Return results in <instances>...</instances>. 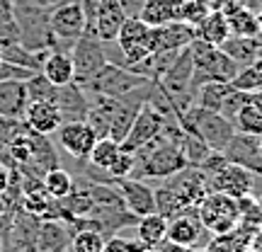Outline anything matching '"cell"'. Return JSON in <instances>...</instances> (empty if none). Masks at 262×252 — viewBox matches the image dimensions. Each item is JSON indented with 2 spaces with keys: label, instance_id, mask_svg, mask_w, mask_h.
<instances>
[{
  "label": "cell",
  "instance_id": "obj_16",
  "mask_svg": "<svg viewBox=\"0 0 262 252\" xmlns=\"http://www.w3.org/2000/svg\"><path fill=\"white\" fill-rule=\"evenodd\" d=\"M22 122L27 129H32L34 133H41V136H54L58 131V126L63 124L61 119V112H58L56 102H49V100H32L25 109V117Z\"/></svg>",
  "mask_w": 262,
  "mask_h": 252
},
{
  "label": "cell",
  "instance_id": "obj_45",
  "mask_svg": "<svg viewBox=\"0 0 262 252\" xmlns=\"http://www.w3.org/2000/svg\"><path fill=\"white\" fill-rule=\"evenodd\" d=\"M141 252H158V247H143Z\"/></svg>",
  "mask_w": 262,
  "mask_h": 252
},
{
  "label": "cell",
  "instance_id": "obj_9",
  "mask_svg": "<svg viewBox=\"0 0 262 252\" xmlns=\"http://www.w3.org/2000/svg\"><path fill=\"white\" fill-rule=\"evenodd\" d=\"M114 44L119 47L124 56L122 65L139 63L141 58H146L150 54V27L146 22H141L136 15H129L124 19L119 34L114 39Z\"/></svg>",
  "mask_w": 262,
  "mask_h": 252
},
{
  "label": "cell",
  "instance_id": "obj_20",
  "mask_svg": "<svg viewBox=\"0 0 262 252\" xmlns=\"http://www.w3.org/2000/svg\"><path fill=\"white\" fill-rule=\"evenodd\" d=\"M71 228L63 221H39L37 228V252H63L71 243Z\"/></svg>",
  "mask_w": 262,
  "mask_h": 252
},
{
  "label": "cell",
  "instance_id": "obj_15",
  "mask_svg": "<svg viewBox=\"0 0 262 252\" xmlns=\"http://www.w3.org/2000/svg\"><path fill=\"white\" fill-rule=\"evenodd\" d=\"M196 39V29L187 22H168L160 27H150V54L156 51H180Z\"/></svg>",
  "mask_w": 262,
  "mask_h": 252
},
{
  "label": "cell",
  "instance_id": "obj_19",
  "mask_svg": "<svg viewBox=\"0 0 262 252\" xmlns=\"http://www.w3.org/2000/svg\"><path fill=\"white\" fill-rule=\"evenodd\" d=\"M27 104V87L22 80H0V117L22 122Z\"/></svg>",
  "mask_w": 262,
  "mask_h": 252
},
{
  "label": "cell",
  "instance_id": "obj_47",
  "mask_svg": "<svg viewBox=\"0 0 262 252\" xmlns=\"http://www.w3.org/2000/svg\"><path fill=\"white\" fill-rule=\"evenodd\" d=\"M260 158H262V136H260Z\"/></svg>",
  "mask_w": 262,
  "mask_h": 252
},
{
  "label": "cell",
  "instance_id": "obj_17",
  "mask_svg": "<svg viewBox=\"0 0 262 252\" xmlns=\"http://www.w3.org/2000/svg\"><path fill=\"white\" fill-rule=\"evenodd\" d=\"M206 228L202 225L196 211H182V214L168 218V240L187 247H196L204 238Z\"/></svg>",
  "mask_w": 262,
  "mask_h": 252
},
{
  "label": "cell",
  "instance_id": "obj_32",
  "mask_svg": "<svg viewBox=\"0 0 262 252\" xmlns=\"http://www.w3.org/2000/svg\"><path fill=\"white\" fill-rule=\"evenodd\" d=\"M25 87H27L29 102H32V100H49V102H54V100H56L58 87L54 83H49L47 78L41 75V71H37L32 78H27V80H25Z\"/></svg>",
  "mask_w": 262,
  "mask_h": 252
},
{
  "label": "cell",
  "instance_id": "obj_14",
  "mask_svg": "<svg viewBox=\"0 0 262 252\" xmlns=\"http://www.w3.org/2000/svg\"><path fill=\"white\" fill-rule=\"evenodd\" d=\"M114 187H117L119 196H122L126 211L134 214L136 218L156 211V194H153V187H148L143 179L122 177V179H114Z\"/></svg>",
  "mask_w": 262,
  "mask_h": 252
},
{
  "label": "cell",
  "instance_id": "obj_18",
  "mask_svg": "<svg viewBox=\"0 0 262 252\" xmlns=\"http://www.w3.org/2000/svg\"><path fill=\"white\" fill-rule=\"evenodd\" d=\"M56 107L61 112L63 122H85L88 114V95L83 93V87L78 83L61 85L56 90Z\"/></svg>",
  "mask_w": 262,
  "mask_h": 252
},
{
  "label": "cell",
  "instance_id": "obj_3",
  "mask_svg": "<svg viewBox=\"0 0 262 252\" xmlns=\"http://www.w3.org/2000/svg\"><path fill=\"white\" fill-rule=\"evenodd\" d=\"M178 122L185 131H192L204 141L211 150H224L226 143L233 139L235 126L231 119H226L224 114L204 109L199 104H189L182 114H178Z\"/></svg>",
  "mask_w": 262,
  "mask_h": 252
},
{
  "label": "cell",
  "instance_id": "obj_40",
  "mask_svg": "<svg viewBox=\"0 0 262 252\" xmlns=\"http://www.w3.org/2000/svg\"><path fill=\"white\" fill-rule=\"evenodd\" d=\"M255 228H262V196H255Z\"/></svg>",
  "mask_w": 262,
  "mask_h": 252
},
{
  "label": "cell",
  "instance_id": "obj_39",
  "mask_svg": "<svg viewBox=\"0 0 262 252\" xmlns=\"http://www.w3.org/2000/svg\"><path fill=\"white\" fill-rule=\"evenodd\" d=\"M8 185H10V168L3 163V160H0V196L5 194Z\"/></svg>",
  "mask_w": 262,
  "mask_h": 252
},
{
  "label": "cell",
  "instance_id": "obj_44",
  "mask_svg": "<svg viewBox=\"0 0 262 252\" xmlns=\"http://www.w3.org/2000/svg\"><path fill=\"white\" fill-rule=\"evenodd\" d=\"M253 102L262 109V90H260V93H253Z\"/></svg>",
  "mask_w": 262,
  "mask_h": 252
},
{
  "label": "cell",
  "instance_id": "obj_13",
  "mask_svg": "<svg viewBox=\"0 0 262 252\" xmlns=\"http://www.w3.org/2000/svg\"><path fill=\"white\" fill-rule=\"evenodd\" d=\"M58 146L75 160H88L90 150H93L97 133H95L88 122H63L56 131Z\"/></svg>",
  "mask_w": 262,
  "mask_h": 252
},
{
  "label": "cell",
  "instance_id": "obj_48",
  "mask_svg": "<svg viewBox=\"0 0 262 252\" xmlns=\"http://www.w3.org/2000/svg\"><path fill=\"white\" fill-rule=\"evenodd\" d=\"M0 252H3V238H0Z\"/></svg>",
  "mask_w": 262,
  "mask_h": 252
},
{
  "label": "cell",
  "instance_id": "obj_31",
  "mask_svg": "<svg viewBox=\"0 0 262 252\" xmlns=\"http://www.w3.org/2000/svg\"><path fill=\"white\" fill-rule=\"evenodd\" d=\"M104 238L97 228H78L71 235V250L73 252H102Z\"/></svg>",
  "mask_w": 262,
  "mask_h": 252
},
{
  "label": "cell",
  "instance_id": "obj_11",
  "mask_svg": "<svg viewBox=\"0 0 262 252\" xmlns=\"http://www.w3.org/2000/svg\"><path fill=\"white\" fill-rule=\"evenodd\" d=\"M165 126V117L160 112H156L148 102H143L139 107V112L134 117V124H131L129 133H126V139L122 141V148L134 153V150H139L143 143H148L158 136L160 131Z\"/></svg>",
  "mask_w": 262,
  "mask_h": 252
},
{
  "label": "cell",
  "instance_id": "obj_42",
  "mask_svg": "<svg viewBox=\"0 0 262 252\" xmlns=\"http://www.w3.org/2000/svg\"><path fill=\"white\" fill-rule=\"evenodd\" d=\"M202 3H204L209 10H221V8H224L226 0H202Z\"/></svg>",
  "mask_w": 262,
  "mask_h": 252
},
{
  "label": "cell",
  "instance_id": "obj_34",
  "mask_svg": "<svg viewBox=\"0 0 262 252\" xmlns=\"http://www.w3.org/2000/svg\"><path fill=\"white\" fill-rule=\"evenodd\" d=\"M209 12H211V10L206 8L202 0H182V3H180L178 19L180 22H187V25H192V27H196Z\"/></svg>",
  "mask_w": 262,
  "mask_h": 252
},
{
  "label": "cell",
  "instance_id": "obj_29",
  "mask_svg": "<svg viewBox=\"0 0 262 252\" xmlns=\"http://www.w3.org/2000/svg\"><path fill=\"white\" fill-rule=\"evenodd\" d=\"M73 177H71V172L61 165L56 168L47 170L44 175H41V187L47 189V194L51 199H63V196L71 194V189H73Z\"/></svg>",
  "mask_w": 262,
  "mask_h": 252
},
{
  "label": "cell",
  "instance_id": "obj_35",
  "mask_svg": "<svg viewBox=\"0 0 262 252\" xmlns=\"http://www.w3.org/2000/svg\"><path fill=\"white\" fill-rule=\"evenodd\" d=\"M131 168H134V153H129V150L122 148V150H119V155L114 158V163L107 168V177H112V179L129 177Z\"/></svg>",
  "mask_w": 262,
  "mask_h": 252
},
{
  "label": "cell",
  "instance_id": "obj_49",
  "mask_svg": "<svg viewBox=\"0 0 262 252\" xmlns=\"http://www.w3.org/2000/svg\"><path fill=\"white\" fill-rule=\"evenodd\" d=\"M260 22H262V8H260Z\"/></svg>",
  "mask_w": 262,
  "mask_h": 252
},
{
  "label": "cell",
  "instance_id": "obj_4",
  "mask_svg": "<svg viewBox=\"0 0 262 252\" xmlns=\"http://www.w3.org/2000/svg\"><path fill=\"white\" fill-rule=\"evenodd\" d=\"M192 51V68H194V90L202 83H231L238 73V63L231 56H226L224 49L206 44L202 39H194L189 44Z\"/></svg>",
  "mask_w": 262,
  "mask_h": 252
},
{
  "label": "cell",
  "instance_id": "obj_22",
  "mask_svg": "<svg viewBox=\"0 0 262 252\" xmlns=\"http://www.w3.org/2000/svg\"><path fill=\"white\" fill-rule=\"evenodd\" d=\"M41 75L47 78L49 83L56 85V87L73 83V58H71V54L63 51V49L51 51L44 58V63H41Z\"/></svg>",
  "mask_w": 262,
  "mask_h": 252
},
{
  "label": "cell",
  "instance_id": "obj_25",
  "mask_svg": "<svg viewBox=\"0 0 262 252\" xmlns=\"http://www.w3.org/2000/svg\"><path fill=\"white\" fill-rule=\"evenodd\" d=\"M228 19V29L233 37H248V39H257L262 34V22L260 15L253 12L248 5H241L238 10H233L231 15H226Z\"/></svg>",
  "mask_w": 262,
  "mask_h": 252
},
{
  "label": "cell",
  "instance_id": "obj_26",
  "mask_svg": "<svg viewBox=\"0 0 262 252\" xmlns=\"http://www.w3.org/2000/svg\"><path fill=\"white\" fill-rule=\"evenodd\" d=\"M221 49H224L226 56H231L235 63H238V68H241V65H250L255 61L257 51H260V39L233 37V34H231V37L221 44Z\"/></svg>",
  "mask_w": 262,
  "mask_h": 252
},
{
  "label": "cell",
  "instance_id": "obj_36",
  "mask_svg": "<svg viewBox=\"0 0 262 252\" xmlns=\"http://www.w3.org/2000/svg\"><path fill=\"white\" fill-rule=\"evenodd\" d=\"M37 73V71H29L25 65H17V63H10V61H3L0 58V80H27L32 75Z\"/></svg>",
  "mask_w": 262,
  "mask_h": 252
},
{
  "label": "cell",
  "instance_id": "obj_1",
  "mask_svg": "<svg viewBox=\"0 0 262 252\" xmlns=\"http://www.w3.org/2000/svg\"><path fill=\"white\" fill-rule=\"evenodd\" d=\"M209 192V175L194 165H187L185 170L160 179V187L153 189L156 211L165 218H172L182 211H196L199 201Z\"/></svg>",
  "mask_w": 262,
  "mask_h": 252
},
{
  "label": "cell",
  "instance_id": "obj_12",
  "mask_svg": "<svg viewBox=\"0 0 262 252\" xmlns=\"http://www.w3.org/2000/svg\"><path fill=\"white\" fill-rule=\"evenodd\" d=\"M224 158L233 165L250 170L253 175H262V158H260V136L253 133H243L235 131L233 139L226 143V148L221 150Z\"/></svg>",
  "mask_w": 262,
  "mask_h": 252
},
{
  "label": "cell",
  "instance_id": "obj_28",
  "mask_svg": "<svg viewBox=\"0 0 262 252\" xmlns=\"http://www.w3.org/2000/svg\"><path fill=\"white\" fill-rule=\"evenodd\" d=\"M119 150H122V143H117V141L110 139V136H100V139L95 141L90 155H88V163H90V168L107 172V168H110L114 163V158L119 155Z\"/></svg>",
  "mask_w": 262,
  "mask_h": 252
},
{
  "label": "cell",
  "instance_id": "obj_27",
  "mask_svg": "<svg viewBox=\"0 0 262 252\" xmlns=\"http://www.w3.org/2000/svg\"><path fill=\"white\" fill-rule=\"evenodd\" d=\"M231 90H233L231 83H202L196 87L194 102L192 104H199V107H204V109H211V112L221 114V107H224L226 97H228Z\"/></svg>",
  "mask_w": 262,
  "mask_h": 252
},
{
  "label": "cell",
  "instance_id": "obj_37",
  "mask_svg": "<svg viewBox=\"0 0 262 252\" xmlns=\"http://www.w3.org/2000/svg\"><path fill=\"white\" fill-rule=\"evenodd\" d=\"M143 247H146V245L141 243L139 238H136V240H126V238L114 235V238H110V240H104L102 252H141Z\"/></svg>",
  "mask_w": 262,
  "mask_h": 252
},
{
  "label": "cell",
  "instance_id": "obj_23",
  "mask_svg": "<svg viewBox=\"0 0 262 252\" xmlns=\"http://www.w3.org/2000/svg\"><path fill=\"white\" fill-rule=\"evenodd\" d=\"M136 238L146 247H158L168 238V218L160 216L158 211L136 218Z\"/></svg>",
  "mask_w": 262,
  "mask_h": 252
},
{
  "label": "cell",
  "instance_id": "obj_2",
  "mask_svg": "<svg viewBox=\"0 0 262 252\" xmlns=\"http://www.w3.org/2000/svg\"><path fill=\"white\" fill-rule=\"evenodd\" d=\"M187 168L182 146L170 141L163 131L139 150H134V168L129 177L134 179H165Z\"/></svg>",
  "mask_w": 262,
  "mask_h": 252
},
{
  "label": "cell",
  "instance_id": "obj_30",
  "mask_svg": "<svg viewBox=\"0 0 262 252\" xmlns=\"http://www.w3.org/2000/svg\"><path fill=\"white\" fill-rule=\"evenodd\" d=\"M233 126H235V131L262 136V109L253 102V95H250V100H248V102L238 109V114L233 117Z\"/></svg>",
  "mask_w": 262,
  "mask_h": 252
},
{
  "label": "cell",
  "instance_id": "obj_24",
  "mask_svg": "<svg viewBox=\"0 0 262 252\" xmlns=\"http://www.w3.org/2000/svg\"><path fill=\"white\" fill-rule=\"evenodd\" d=\"M194 29H196V39H202L206 44H214V47H221L226 39L231 37L228 19H226V15L221 10H211Z\"/></svg>",
  "mask_w": 262,
  "mask_h": 252
},
{
  "label": "cell",
  "instance_id": "obj_46",
  "mask_svg": "<svg viewBox=\"0 0 262 252\" xmlns=\"http://www.w3.org/2000/svg\"><path fill=\"white\" fill-rule=\"evenodd\" d=\"M194 252H209V250H206V247H196Z\"/></svg>",
  "mask_w": 262,
  "mask_h": 252
},
{
  "label": "cell",
  "instance_id": "obj_10",
  "mask_svg": "<svg viewBox=\"0 0 262 252\" xmlns=\"http://www.w3.org/2000/svg\"><path fill=\"white\" fill-rule=\"evenodd\" d=\"M253 187H255V175L250 170L241 168V165H233V163H226L216 172L209 175V189L211 192H221V194H228L233 199L253 194Z\"/></svg>",
  "mask_w": 262,
  "mask_h": 252
},
{
  "label": "cell",
  "instance_id": "obj_41",
  "mask_svg": "<svg viewBox=\"0 0 262 252\" xmlns=\"http://www.w3.org/2000/svg\"><path fill=\"white\" fill-rule=\"evenodd\" d=\"M250 65H253L255 71H257V75L262 78V47H260V51H257V56H255V61H253Z\"/></svg>",
  "mask_w": 262,
  "mask_h": 252
},
{
  "label": "cell",
  "instance_id": "obj_8",
  "mask_svg": "<svg viewBox=\"0 0 262 252\" xmlns=\"http://www.w3.org/2000/svg\"><path fill=\"white\" fill-rule=\"evenodd\" d=\"M49 27L56 37L58 47L71 51L75 39L85 32V12L80 0H63L49 12Z\"/></svg>",
  "mask_w": 262,
  "mask_h": 252
},
{
  "label": "cell",
  "instance_id": "obj_5",
  "mask_svg": "<svg viewBox=\"0 0 262 252\" xmlns=\"http://www.w3.org/2000/svg\"><path fill=\"white\" fill-rule=\"evenodd\" d=\"M146 83H150L148 78L134 73L126 65L107 61L102 65V71L80 87H83L85 95H107V97H114V100H124L131 93H136L139 87H143Z\"/></svg>",
  "mask_w": 262,
  "mask_h": 252
},
{
  "label": "cell",
  "instance_id": "obj_33",
  "mask_svg": "<svg viewBox=\"0 0 262 252\" xmlns=\"http://www.w3.org/2000/svg\"><path fill=\"white\" fill-rule=\"evenodd\" d=\"M231 85H233L235 90H241V93L253 95V93H260L262 90V78L257 75V71H255L253 65H241L238 73L233 75Z\"/></svg>",
  "mask_w": 262,
  "mask_h": 252
},
{
  "label": "cell",
  "instance_id": "obj_7",
  "mask_svg": "<svg viewBox=\"0 0 262 252\" xmlns=\"http://www.w3.org/2000/svg\"><path fill=\"white\" fill-rule=\"evenodd\" d=\"M71 58H73V83L85 85L88 80H93L95 75L102 71V65L107 63V54H104V44L95 34L83 32L75 39V44L71 47Z\"/></svg>",
  "mask_w": 262,
  "mask_h": 252
},
{
  "label": "cell",
  "instance_id": "obj_21",
  "mask_svg": "<svg viewBox=\"0 0 262 252\" xmlns=\"http://www.w3.org/2000/svg\"><path fill=\"white\" fill-rule=\"evenodd\" d=\"M180 3H182V0H143L139 5L136 17H139L141 22H146L148 27L168 25V22H175V19H178Z\"/></svg>",
  "mask_w": 262,
  "mask_h": 252
},
{
  "label": "cell",
  "instance_id": "obj_38",
  "mask_svg": "<svg viewBox=\"0 0 262 252\" xmlns=\"http://www.w3.org/2000/svg\"><path fill=\"white\" fill-rule=\"evenodd\" d=\"M196 247H187V245H180V243H172V240H163L158 245V252H194Z\"/></svg>",
  "mask_w": 262,
  "mask_h": 252
},
{
  "label": "cell",
  "instance_id": "obj_43",
  "mask_svg": "<svg viewBox=\"0 0 262 252\" xmlns=\"http://www.w3.org/2000/svg\"><path fill=\"white\" fill-rule=\"evenodd\" d=\"M10 209H8V204H5V199H3V196H0V218H3V216L8 214Z\"/></svg>",
  "mask_w": 262,
  "mask_h": 252
},
{
  "label": "cell",
  "instance_id": "obj_6",
  "mask_svg": "<svg viewBox=\"0 0 262 252\" xmlns=\"http://www.w3.org/2000/svg\"><path fill=\"white\" fill-rule=\"evenodd\" d=\"M196 216L206 233L211 235H224L233 231L241 223V211H238V199L221 192H209V194L199 201L196 206Z\"/></svg>",
  "mask_w": 262,
  "mask_h": 252
}]
</instances>
